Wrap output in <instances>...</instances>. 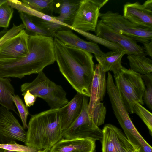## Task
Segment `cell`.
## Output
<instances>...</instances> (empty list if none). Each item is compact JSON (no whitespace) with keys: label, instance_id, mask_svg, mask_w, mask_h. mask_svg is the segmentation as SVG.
Returning <instances> with one entry per match:
<instances>
[{"label":"cell","instance_id":"1","mask_svg":"<svg viewBox=\"0 0 152 152\" xmlns=\"http://www.w3.org/2000/svg\"><path fill=\"white\" fill-rule=\"evenodd\" d=\"M55 61L62 75L77 93L89 97L94 69L93 56L53 38Z\"/></svg>","mask_w":152,"mask_h":152},{"label":"cell","instance_id":"2","mask_svg":"<svg viewBox=\"0 0 152 152\" xmlns=\"http://www.w3.org/2000/svg\"><path fill=\"white\" fill-rule=\"evenodd\" d=\"M29 52L15 60L0 61V76L22 79L38 74L55 61L53 38L38 35L29 36Z\"/></svg>","mask_w":152,"mask_h":152},{"label":"cell","instance_id":"3","mask_svg":"<svg viewBox=\"0 0 152 152\" xmlns=\"http://www.w3.org/2000/svg\"><path fill=\"white\" fill-rule=\"evenodd\" d=\"M28 125L26 145L49 151L62 137L59 108L50 109L31 116Z\"/></svg>","mask_w":152,"mask_h":152},{"label":"cell","instance_id":"4","mask_svg":"<svg viewBox=\"0 0 152 152\" xmlns=\"http://www.w3.org/2000/svg\"><path fill=\"white\" fill-rule=\"evenodd\" d=\"M115 86L128 112L133 113L135 102L144 104L143 96L145 86L141 75L123 67L114 74Z\"/></svg>","mask_w":152,"mask_h":152},{"label":"cell","instance_id":"5","mask_svg":"<svg viewBox=\"0 0 152 152\" xmlns=\"http://www.w3.org/2000/svg\"><path fill=\"white\" fill-rule=\"evenodd\" d=\"M31 82L22 84L20 90L23 95L27 91L45 101L50 109L60 108L69 102L63 87L48 78L43 71L38 74Z\"/></svg>","mask_w":152,"mask_h":152},{"label":"cell","instance_id":"6","mask_svg":"<svg viewBox=\"0 0 152 152\" xmlns=\"http://www.w3.org/2000/svg\"><path fill=\"white\" fill-rule=\"evenodd\" d=\"M88 97L83 96L80 113L66 129L64 130L62 138L66 139H88L101 141L102 130L93 122L88 113Z\"/></svg>","mask_w":152,"mask_h":152},{"label":"cell","instance_id":"7","mask_svg":"<svg viewBox=\"0 0 152 152\" xmlns=\"http://www.w3.org/2000/svg\"><path fill=\"white\" fill-rule=\"evenodd\" d=\"M100 20L106 25L142 44L152 40V30L145 29L132 23L118 12L108 11L100 13Z\"/></svg>","mask_w":152,"mask_h":152},{"label":"cell","instance_id":"8","mask_svg":"<svg viewBox=\"0 0 152 152\" xmlns=\"http://www.w3.org/2000/svg\"><path fill=\"white\" fill-rule=\"evenodd\" d=\"M108 1V0H80L71 25V30L95 31L100 9Z\"/></svg>","mask_w":152,"mask_h":152},{"label":"cell","instance_id":"9","mask_svg":"<svg viewBox=\"0 0 152 152\" xmlns=\"http://www.w3.org/2000/svg\"><path fill=\"white\" fill-rule=\"evenodd\" d=\"M95 32L96 36L120 46L128 55H146L143 47L138 45L137 42L106 25L100 20L98 21Z\"/></svg>","mask_w":152,"mask_h":152},{"label":"cell","instance_id":"10","mask_svg":"<svg viewBox=\"0 0 152 152\" xmlns=\"http://www.w3.org/2000/svg\"><path fill=\"white\" fill-rule=\"evenodd\" d=\"M27 132L10 110L0 106V142L13 141L26 142Z\"/></svg>","mask_w":152,"mask_h":152},{"label":"cell","instance_id":"11","mask_svg":"<svg viewBox=\"0 0 152 152\" xmlns=\"http://www.w3.org/2000/svg\"><path fill=\"white\" fill-rule=\"evenodd\" d=\"M102 152H132L135 149L121 130L108 124L104 127Z\"/></svg>","mask_w":152,"mask_h":152},{"label":"cell","instance_id":"12","mask_svg":"<svg viewBox=\"0 0 152 152\" xmlns=\"http://www.w3.org/2000/svg\"><path fill=\"white\" fill-rule=\"evenodd\" d=\"M123 16L140 27L152 30V0H147L143 4L138 1L126 3Z\"/></svg>","mask_w":152,"mask_h":152},{"label":"cell","instance_id":"13","mask_svg":"<svg viewBox=\"0 0 152 152\" xmlns=\"http://www.w3.org/2000/svg\"><path fill=\"white\" fill-rule=\"evenodd\" d=\"M29 36L25 29L0 46V61H11L26 55L29 52Z\"/></svg>","mask_w":152,"mask_h":152},{"label":"cell","instance_id":"14","mask_svg":"<svg viewBox=\"0 0 152 152\" xmlns=\"http://www.w3.org/2000/svg\"><path fill=\"white\" fill-rule=\"evenodd\" d=\"M106 72L99 64L94 66L88 104V113L91 118L95 106L103 100L107 87Z\"/></svg>","mask_w":152,"mask_h":152},{"label":"cell","instance_id":"15","mask_svg":"<svg viewBox=\"0 0 152 152\" xmlns=\"http://www.w3.org/2000/svg\"><path fill=\"white\" fill-rule=\"evenodd\" d=\"M54 37L66 45L93 53L95 56H100L105 53L102 51L97 44L83 40L75 34L70 29L58 31L55 34Z\"/></svg>","mask_w":152,"mask_h":152},{"label":"cell","instance_id":"16","mask_svg":"<svg viewBox=\"0 0 152 152\" xmlns=\"http://www.w3.org/2000/svg\"><path fill=\"white\" fill-rule=\"evenodd\" d=\"M95 141L88 139L62 138L49 152H94Z\"/></svg>","mask_w":152,"mask_h":152},{"label":"cell","instance_id":"17","mask_svg":"<svg viewBox=\"0 0 152 152\" xmlns=\"http://www.w3.org/2000/svg\"><path fill=\"white\" fill-rule=\"evenodd\" d=\"M83 96L77 93L67 104L59 108L63 131L67 128L80 113Z\"/></svg>","mask_w":152,"mask_h":152},{"label":"cell","instance_id":"18","mask_svg":"<svg viewBox=\"0 0 152 152\" xmlns=\"http://www.w3.org/2000/svg\"><path fill=\"white\" fill-rule=\"evenodd\" d=\"M80 1L78 0H54L53 12L59 15L54 16L55 18L58 21L71 27Z\"/></svg>","mask_w":152,"mask_h":152},{"label":"cell","instance_id":"19","mask_svg":"<svg viewBox=\"0 0 152 152\" xmlns=\"http://www.w3.org/2000/svg\"><path fill=\"white\" fill-rule=\"evenodd\" d=\"M126 54V51L122 49L112 50L105 53L101 56L95 57L104 71H112L114 74L123 67L121 60Z\"/></svg>","mask_w":152,"mask_h":152},{"label":"cell","instance_id":"20","mask_svg":"<svg viewBox=\"0 0 152 152\" xmlns=\"http://www.w3.org/2000/svg\"><path fill=\"white\" fill-rule=\"evenodd\" d=\"M15 91L10 78L0 76V104L16 113L15 107L11 97L15 94Z\"/></svg>","mask_w":152,"mask_h":152},{"label":"cell","instance_id":"21","mask_svg":"<svg viewBox=\"0 0 152 152\" xmlns=\"http://www.w3.org/2000/svg\"><path fill=\"white\" fill-rule=\"evenodd\" d=\"M130 69L141 75L152 72V61L145 56L130 55L128 56Z\"/></svg>","mask_w":152,"mask_h":152},{"label":"cell","instance_id":"22","mask_svg":"<svg viewBox=\"0 0 152 152\" xmlns=\"http://www.w3.org/2000/svg\"><path fill=\"white\" fill-rule=\"evenodd\" d=\"M7 2L13 9H16L18 12H23L44 20L62 25L69 28L70 27V26L57 20L53 16H50L39 12L28 7L21 1L7 0Z\"/></svg>","mask_w":152,"mask_h":152},{"label":"cell","instance_id":"23","mask_svg":"<svg viewBox=\"0 0 152 152\" xmlns=\"http://www.w3.org/2000/svg\"><path fill=\"white\" fill-rule=\"evenodd\" d=\"M20 17L25 27V30L29 36L38 35L49 37H54L51 33L43 29L33 20L31 16L24 13L19 12Z\"/></svg>","mask_w":152,"mask_h":152},{"label":"cell","instance_id":"24","mask_svg":"<svg viewBox=\"0 0 152 152\" xmlns=\"http://www.w3.org/2000/svg\"><path fill=\"white\" fill-rule=\"evenodd\" d=\"M28 7L39 12L53 16L54 0H22Z\"/></svg>","mask_w":152,"mask_h":152},{"label":"cell","instance_id":"25","mask_svg":"<svg viewBox=\"0 0 152 152\" xmlns=\"http://www.w3.org/2000/svg\"><path fill=\"white\" fill-rule=\"evenodd\" d=\"M133 113L137 115L147 127L152 135V114L140 103L135 102L133 108Z\"/></svg>","mask_w":152,"mask_h":152},{"label":"cell","instance_id":"26","mask_svg":"<svg viewBox=\"0 0 152 152\" xmlns=\"http://www.w3.org/2000/svg\"><path fill=\"white\" fill-rule=\"evenodd\" d=\"M73 30L84 37L87 39L97 44L98 43L102 45L112 51L124 49L117 44L108 42L88 32L84 31L75 29Z\"/></svg>","mask_w":152,"mask_h":152},{"label":"cell","instance_id":"27","mask_svg":"<svg viewBox=\"0 0 152 152\" xmlns=\"http://www.w3.org/2000/svg\"><path fill=\"white\" fill-rule=\"evenodd\" d=\"M31 17L33 21L36 23L43 29L53 34L54 37L55 34L58 31L70 29L62 25L44 20L35 17Z\"/></svg>","mask_w":152,"mask_h":152},{"label":"cell","instance_id":"28","mask_svg":"<svg viewBox=\"0 0 152 152\" xmlns=\"http://www.w3.org/2000/svg\"><path fill=\"white\" fill-rule=\"evenodd\" d=\"M145 88L143 96V100L147 106L151 110H152V74L141 75Z\"/></svg>","mask_w":152,"mask_h":152},{"label":"cell","instance_id":"29","mask_svg":"<svg viewBox=\"0 0 152 152\" xmlns=\"http://www.w3.org/2000/svg\"><path fill=\"white\" fill-rule=\"evenodd\" d=\"M13 13V9L9 4L7 0L0 6V27H9Z\"/></svg>","mask_w":152,"mask_h":152},{"label":"cell","instance_id":"30","mask_svg":"<svg viewBox=\"0 0 152 152\" xmlns=\"http://www.w3.org/2000/svg\"><path fill=\"white\" fill-rule=\"evenodd\" d=\"M13 101L18 110L24 129H28L27 120L29 112L28 107L23 103L18 95H14L11 96Z\"/></svg>","mask_w":152,"mask_h":152},{"label":"cell","instance_id":"31","mask_svg":"<svg viewBox=\"0 0 152 152\" xmlns=\"http://www.w3.org/2000/svg\"><path fill=\"white\" fill-rule=\"evenodd\" d=\"M106 112V107L103 103L100 102L95 106L91 118L96 125L98 126L104 123Z\"/></svg>","mask_w":152,"mask_h":152},{"label":"cell","instance_id":"32","mask_svg":"<svg viewBox=\"0 0 152 152\" xmlns=\"http://www.w3.org/2000/svg\"><path fill=\"white\" fill-rule=\"evenodd\" d=\"M0 148L4 150L22 152H39L41 151L26 145L18 144L15 141L6 143H0Z\"/></svg>","mask_w":152,"mask_h":152},{"label":"cell","instance_id":"33","mask_svg":"<svg viewBox=\"0 0 152 152\" xmlns=\"http://www.w3.org/2000/svg\"><path fill=\"white\" fill-rule=\"evenodd\" d=\"M24 29L25 27L23 24H21L18 26H16L13 24V26L10 30L7 31L0 32V46Z\"/></svg>","mask_w":152,"mask_h":152},{"label":"cell","instance_id":"34","mask_svg":"<svg viewBox=\"0 0 152 152\" xmlns=\"http://www.w3.org/2000/svg\"><path fill=\"white\" fill-rule=\"evenodd\" d=\"M24 96L25 105L27 107L33 106L35 103L37 97L27 90L25 93L22 95Z\"/></svg>","mask_w":152,"mask_h":152},{"label":"cell","instance_id":"35","mask_svg":"<svg viewBox=\"0 0 152 152\" xmlns=\"http://www.w3.org/2000/svg\"><path fill=\"white\" fill-rule=\"evenodd\" d=\"M143 48L146 55H148L151 58L152 57V40L150 42L143 43Z\"/></svg>","mask_w":152,"mask_h":152},{"label":"cell","instance_id":"36","mask_svg":"<svg viewBox=\"0 0 152 152\" xmlns=\"http://www.w3.org/2000/svg\"><path fill=\"white\" fill-rule=\"evenodd\" d=\"M3 152H22L18 151H12L8 150H4Z\"/></svg>","mask_w":152,"mask_h":152},{"label":"cell","instance_id":"37","mask_svg":"<svg viewBox=\"0 0 152 152\" xmlns=\"http://www.w3.org/2000/svg\"><path fill=\"white\" fill-rule=\"evenodd\" d=\"M7 0H0V6L3 3L6 2Z\"/></svg>","mask_w":152,"mask_h":152},{"label":"cell","instance_id":"38","mask_svg":"<svg viewBox=\"0 0 152 152\" xmlns=\"http://www.w3.org/2000/svg\"><path fill=\"white\" fill-rule=\"evenodd\" d=\"M39 152H49V151L45 150L41 151Z\"/></svg>","mask_w":152,"mask_h":152},{"label":"cell","instance_id":"39","mask_svg":"<svg viewBox=\"0 0 152 152\" xmlns=\"http://www.w3.org/2000/svg\"><path fill=\"white\" fill-rule=\"evenodd\" d=\"M139 151L138 149H135L132 152H139Z\"/></svg>","mask_w":152,"mask_h":152},{"label":"cell","instance_id":"40","mask_svg":"<svg viewBox=\"0 0 152 152\" xmlns=\"http://www.w3.org/2000/svg\"><path fill=\"white\" fill-rule=\"evenodd\" d=\"M4 150L1 148H0V152H3Z\"/></svg>","mask_w":152,"mask_h":152}]
</instances>
